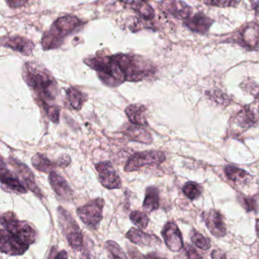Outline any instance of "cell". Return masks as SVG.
Instances as JSON below:
<instances>
[{
    "label": "cell",
    "mask_w": 259,
    "mask_h": 259,
    "mask_svg": "<svg viewBox=\"0 0 259 259\" xmlns=\"http://www.w3.org/2000/svg\"><path fill=\"white\" fill-rule=\"evenodd\" d=\"M23 76L42 104H49L55 100L58 93L56 82L46 68L38 64L28 62L24 66Z\"/></svg>",
    "instance_id": "obj_1"
},
{
    "label": "cell",
    "mask_w": 259,
    "mask_h": 259,
    "mask_svg": "<svg viewBox=\"0 0 259 259\" xmlns=\"http://www.w3.org/2000/svg\"><path fill=\"white\" fill-rule=\"evenodd\" d=\"M83 24L84 22L74 16H66L57 19L42 38L44 49L48 50L60 48L67 36Z\"/></svg>",
    "instance_id": "obj_2"
},
{
    "label": "cell",
    "mask_w": 259,
    "mask_h": 259,
    "mask_svg": "<svg viewBox=\"0 0 259 259\" xmlns=\"http://www.w3.org/2000/svg\"><path fill=\"white\" fill-rule=\"evenodd\" d=\"M114 57L125 74L126 81H143L156 72L153 64L138 56L118 54Z\"/></svg>",
    "instance_id": "obj_3"
},
{
    "label": "cell",
    "mask_w": 259,
    "mask_h": 259,
    "mask_svg": "<svg viewBox=\"0 0 259 259\" xmlns=\"http://www.w3.org/2000/svg\"><path fill=\"white\" fill-rule=\"evenodd\" d=\"M1 225L2 229L28 245H32L36 240L35 230L27 222L18 220L16 215L12 212H7L2 215Z\"/></svg>",
    "instance_id": "obj_4"
},
{
    "label": "cell",
    "mask_w": 259,
    "mask_h": 259,
    "mask_svg": "<svg viewBox=\"0 0 259 259\" xmlns=\"http://www.w3.org/2000/svg\"><path fill=\"white\" fill-rule=\"evenodd\" d=\"M166 156L160 150H148L132 155L125 164L126 172H134L144 166L160 165L165 162Z\"/></svg>",
    "instance_id": "obj_5"
},
{
    "label": "cell",
    "mask_w": 259,
    "mask_h": 259,
    "mask_svg": "<svg viewBox=\"0 0 259 259\" xmlns=\"http://www.w3.org/2000/svg\"><path fill=\"white\" fill-rule=\"evenodd\" d=\"M104 200L98 198L86 206L78 208L77 214L82 222L92 230H96L103 219V209Z\"/></svg>",
    "instance_id": "obj_6"
},
{
    "label": "cell",
    "mask_w": 259,
    "mask_h": 259,
    "mask_svg": "<svg viewBox=\"0 0 259 259\" xmlns=\"http://www.w3.org/2000/svg\"><path fill=\"white\" fill-rule=\"evenodd\" d=\"M95 168L99 174V180L103 186L109 190L121 188L120 177L118 176L111 162H100L95 165Z\"/></svg>",
    "instance_id": "obj_7"
},
{
    "label": "cell",
    "mask_w": 259,
    "mask_h": 259,
    "mask_svg": "<svg viewBox=\"0 0 259 259\" xmlns=\"http://www.w3.org/2000/svg\"><path fill=\"white\" fill-rule=\"evenodd\" d=\"M1 252L8 256H22L26 253L29 248V245L20 240L17 237L8 234L4 229H1L0 238Z\"/></svg>",
    "instance_id": "obj_8"
},
{
    "label": "cell",
    "mask_w": 259,
    "mask_h": 259,
    "mask_svg": "<svg viewBox=\"0 0 259 259\" xmlns=\"http://www.w3.org/2000/svg\"><path fill=\"white\" fill-rule=\"evenodd\" d=\"M236 42L247 49H254L259 44V24L251 22L241 28L236 36Z\"/></svg>",
    "instance_id": "obj_9"
},
{
    "label": "cell",
    "mask_w": 259,
    "mask_h": 259,
    "mask_svg": "<svg viewBox=\"0 0 259 259\" xmlns=\"http://www.w3.org/2000/svg\"><path fill=\"white\" fill-rule=\"evenodd\" d=\"M159 8L165 14L185 20L192 16V8L181 0H163L159 4Z\"/></svg>",
    "instance_id": "obj_10"
},
{
    "label": "cell",
    "mask_w": 259,
    "mask_h": 259,
    "mask_svg": "<svg viewBox=\"0 0 259 259\" xmlns=\"http://www.w3.org/2000/svg\"><path fill=\"white\" fill-rule=\"evenodd\" d=\"M203 220L212 235L218 238L226 235V226L220 212L215 210L204 212L203 214Z\"/></svg>",
    "instance_id": "obj_11"
},
{
    "label": "cell",
    "mask_w": 259,
    "mask_h": 259,
    "mask_svg": "<svg viewBox=\"0 0 259 259\" xmlns=\"http://www.w3.org/2000/svg\"><path fill=\"white\" fill-rule=\"evenodd\" d=\"M162 236L165 244L172 252H178L184 247L182 235L176 224L169 222L162 230Z\"/></svg>",
    "instance_id": "obj_12"
},
{
    "label": "cell",
    "mask_w": 259,
    "mask_h": 259,
    "mask_svg": "<svg viewBox=\"0 0 259 259\" xmlns=\"http://www.w3.org/2000/svg\"><path fill=\"white\" fill-rule=\"evenodd\" d=\"M2 45L28 56L33 52L34 44L30 40L23 36H12L2 38Z\"/></svg>",
    "instance_id": "obj_13"
},
{
    "label": "cell",
    "mask_w": 259,
    "mask_h": 259,
    "mask_svg": "<svg viewBox=\"0 0 259 259\" xmlns=\"http://www.w3.org/2000/svg\"><path fill=\"white\" fill-rule=\"evenodd\" d=\"M214 22L202 12L196 13L184 20V24L192 32L206 34Z\"/></svg>",
    "instance_id": "obj_14"
},
{
    "label": "cell",
    "mask_w": 259,
    "mask_h": 259,
    "mask_svg": "<svg viewBox=\"0 0 259 259\" xmlns=\"http://www.w3.org/2000/svg\"><path fill=\"white\" fill-rule=\"evenodd\" d=\"M126 238L133 244L143 247H154L162 244L160 238L156 236L146 234L144 231L136 228H131L127 232Z\"/></svg>",
    "instance_id": "obj_15"
},
{
    "label": "cell",
    "mask_w": 259,
    "mask_h": 259,
    "mask_svg": "<svg viewBox=\"0 0 259 259\" xmlns=\"http://www.w3.org/2000/svg\"><path fill=\"white\" fill-rule=\"evenodd\" d=\"M0 174H1V182H2V187L6 186L8 190L18 194H24L27 192V188L20 182L18 177L6 168L2 159L1 162Z\"/></svg>",
    "instance_id": "obj_16"
},
{
    "label": "cell",
    "mask_w": 259,
    "mask_h": 259,
    "mask_svg": "<svg viewBox=\"0 0 259 259\" xmlns=\"http://www.w3.org/2000/svg\"><path fill=\"white\" fill-rule=\"evenodd\" d=\"M10 164L12 166H14L18 174L21 176L24 184H26V186L30 191L33 192L34 194L42 197V193H40V191L36 182H35L34 176L33 174H32L30 169L26 164L21 163V162H18L14 158H10Z\"/></svg>",
    "instance_id": "obj_17"
},
{
    "label": "cell",
    "mask_w": 259,
    "mask_h": 259,
    "mask_svg": "<svg viewBox=\"0 0 259 259\" xmlns=\"http://www.w3.org/2000/svg\"><path fill=\"white\" fill-rule=\"evenodd\" d=\"M49 174L50 184L57 196L66 200L71 198L72 197L73 192L65 180V178L54 170L51 171Z\"/></svg>",
    "instance_id": "obj_18"
},
{
    "label": "cell",
    "mask_w": 259,
    "mask_h": 259,
    "mask_svg": "<svg viewBox=\"0 0 259 259\" xmlns=\"http://www.w3.org/2000/svg\"><path fill=\"white\" fill-rule=\"evenodd\" d=\"M126 114L130 122L134 125L146 126H148L146 118V108L142 104H132L127 106Z\"/></svg>",
    "instance_id": "obj_19"
},
{
    "label": "cell",
    "mask_w": 259,
    "mask_h": 259,
    "mask_svg": "<svg viewBox=\"0 0 259 259\" xmlns=\"http://www.w3.org/2000/svg\"><path fill=\"white\" fill-rule=\"evenodd\" d=\"M141 126L134 125L130 126L128 130L126 131L125 134L128 136V138L132 141L142 143V144H150L153 142L152 134L144 130Z\"/></svg>",
    "instance_id": "obj_20"
},
{
    "label": "cell",
    "mask_w": 259,
    "mask_h": 259,
    "mask_svg": "<svg viewBox=\"0 0 259 259\" xmlns=\"http://www.w3.org/2000/svg\"><path fill=\"white\" fill-rule=\"evenodd\" d=\"M32 163L36 170L45 174H50L51 171L54 170V168L58 166L57 160L56 162H51L45 155L40 153L36 154L32 158Z\"/></svg>",
    "instance_id": "obj_21"
},
{
    "label": "cell",
    "mask_w": 259,
    "mask_h": 259,
    "mask_svg": "<svg viewBox=\"0 0 259 259\" xmlns=\"http://www.w3.org/2000/svg\"><path fill=\"white\" fill-rule=\"evenodd\" d=\"M159 191L154 186H149L146 188L143 208L147 212H152L156 210L159 207Z\"/></svg>",
    "instance_id": "obj_22"
},
{
    "label": "cell",
    "mask_w": 259,
    "mask_h": 259,
    "mask_svg": "<svg viewBox=\"0 0 259 259\" xmlns=\"http://www.w3.org/2000/svg\"><path fill=\"white\" fill-rule=\"evenodd\" d=\"M257 122V117L254 111L250 108L246 106L236 117V122L240 126L244 128H250Z\"/></svg>",
    "instance_id": "obj_23"
},
{
    "label": "cell",
    "mask_w": 259,
    "mask_h": 259,
    "mask_svg": "<svg viewBox=\"0 0 259 259\" xmlns=\"http://www.w3.org/2000/svg\"><path fill=\"white\" fill-rule=\"evenodd\" d=\"M66 94L71 106L76 110H80L86 102V95L73 87L70 88L66 90Z\"/></svg>",
    "instance_id": "obj_24"
},
{
    "label": "cell",
    "mask_w": 259,
    "mask_h": 259,
    "mask_svg": "<svg viewBox=\"0 0 259 259\" xmlns=\"http://www.w3.org/2000/svg\"><path fill=\"white\" fill-rule=\"evenodd\" d=\"M226 176L236 182H246L250 178V174L244 170L238 169L234 166H226L225 168Z\"/></svg>",
    "instance_id": "obj_25"
},
{
    "label": "cell",
    "mask_w": 259,
    "mask_h": 259,
    "mask_svg": "<svg viewBox=\"0 0 259 259\" xmlns=\"http://www.w3.org/2000/svg\"><path fill=\"white\" fill-rule=\"evenodd\" d=\"M134 11L140 17L146 21L153 20L155 17V11L147 2L134 5Z\"/></svg>",
    "instance_id": "obj_26"
},
{
    "label": "cell",
    "mask_w": 259,
    "mask_h": 259,
    "mask_svg": "<svg viewBox=\"0 0 259 259\" xmlns=\"http://www.w3.org/2000/svg\"><path fill=\"white\" fill-rule=\"evenodd\" d=\"M130 218L131 222L140 229H146L148 225V216L144 212L134 210L130 214Z\"/></svg>",
    "instance_id": "obj_27"
},
{
    "label": "cell",
    "mask_w": 259,
    "mask_h": 259,
    "mask_svg": "<svg viewBox=\"0 0 259 259\" xmlns=\"http://www.w3.org/2000/svg\"><path fill=\"white\" fill-rule=\"evenodd\" d=\"M182 192L184 194L191 199L194 200L201 196V188L198 184L194 182H188L182 187Z\"/></svg>",
    "instance_id": "obj_28"
},
{
    "label": "cell",
    "mask_w": 259,
    "mask_h": 259,
    "mask_svg": "<svg viewBox=\"0 0 259 259\" xmlns=\"http://www.w3.org/2000/svg\"><path fill=\"white\" fill-rule=\"evenodd\" d=\"M68 245L76 250H80L83 246V236L82 231L72 232L66 236Z\"/></svg>",
    "instance_id": "obj_29"
},
{
    "label": "cell",
    "mask_w": 259,
    "mask_h": 259,
    "mask_svg": "<svg viewBox=\"0 0 259 259\" xmlns=\"http://www.w3.org/2000/svg\"><path fill=\"white\" fill-rule=\"evenodd\" d=\"M191 240L193 244L201 250H207L210 247V242L208 238H206L201 234L196 232V230L192 231V234H191Z\"/></svg>",
    "instance_id": "obj_30"
},
{
    "label": "cell",
    "mask_w": 259,
    "mask_h": 259,
    "mask_svg": "<svg viewBox=\"0 0 259 259\" xmlns=\"http://www.w3.org/2000/svg\"><path fill=\"white\" fill-rule=\"evenodd\" d=\"M240 2L241 0H203V2L206 5L220 7V8L236 7Z\"/></svg>",
    "instance_id": "obj_31"
},
{
    "label": "cell",
    "mask_w": 259,
    "mask_h": 259,
    "mask_svg": "<svg viewBox=\"0 0 259 259\" xmlns=\"http://www.w3.org/2000/svg\"><path fill=\"white\" fill-rule=\"evenodd\" d=\"M106 248L110 254L111 258H126L127 256L124 252V250L120 248V246L114 242V241H108L106 242Z\"/></svg>",
    "instance_id": "obj_32"
},
{
    "label": "cell",
    "mask_w": 259,
    "mask_h": 259,
    "mask_svg": "<svg viewBox=\"0 0 259 259\" xmlns=\"http://www.w3.org/2000/svg\"><path fill=\"white\" fill-rule=\"evenodd\" d=\"M50 120L54 124H58L60 121V109L57 106L50 104H42Z\"/></svg>",
    "instance_id": "obj_33"
},
{
    "label": "cell",
    "mask_w": 259,
    "mask_h": 259,
    "mask_svg": "<svg viewBox=\"0 0 259 259\" xmlns=\"http://www.w3.org/2000/svg\"><path fill=\"white\" fill-rule=\"evenodd\" d=\"M244 204L247 212H252L257 208V204L253 198H244Z\"/></svg>",
    "instance_id": "obj_34"
},
{
    "label": "cell",
    "mask_w": 259,
    "mask_h": 259,
    "mask_svg": "<svg viewBox=\"0 0 259 259\" xmlns=\"http://www.w3.org/2000/svg\"><path fill=\"white\" fill-rule=\"evenodd\" d=\"M8 7L12 8H20L27 4L28 0H5Z\"/></svg>",
    "instance_id": "obj_35"
},
{
    "label": "cell",
    "mask_w": 259,
    "mask_h": 259,
    "mask_svg": "<svg viewBox=\"0 0 259 259\" xmlns=\"http://www.w3.org/2000/svg\"><path fill=\"white\" fill-rule=\"evenodd\" d=\"M57 163H58V166H60V168H66L71 163V158H70L68 155H62V156L58 158Z\"/></svg>",
    "instance_id": "obj_36"
},
{
    "label": "cell",
    "mask_w": 259,
    "mask_h": 259,
    "mask_svg": "<svg viewBox=\"0 0 259 259\" xmlns=\"http://www.w3.org/2000/svg\"><path fill=\"white\" fill-rule=\"evenodd\" d=\"M187 256L190 258H202L201 256H199L198 252H196V250L193 248L191 246L187 245L186 247Z\"/></svg>",
    "instance_id": "obj_37"
},
{
    "label": "cell",
    "mask_w": 259,
    "mask_h": 259,
    "mask_svg": "<svg viewBox=\"0 0 259 259\" xmlns=\"http://www.w3.org/2000/svg\"><path fill=\"white\" fill-rule=\"evenodd\" d=\"M120 1L125 4H130V5H136V4H142L143 2H148V0H120Z\"/></svg>",
    "instance_id": "obj_38"
},
{
    "label": "cell",
    "mask_w": 259,
    "mask_h": 259,
    "mask_svg": "<svg viewBox=\"0 0 259 259\" xmlns=\"http://www.w3.org/2000/svg\"><path fill=\"white\" fill-rule=\"evenodd\" d=\"M212 257L213 258H226L224 253L220 251H214L212 253Z\"/></svg>",
    "instance_id": "obj_39"
},
{
    "label": "cell",
    "mask_w": 259,
    "mask_h": 259,
    "mask_svg": "<svg viewBox=\"0 0 259 259\" xmlns=\"http://www.w3.org/2000/svg\"><path fill=\"white\" fill-rule=\"evenodd\" d=\"M68 254L66 251H61L60 252L57 253L56 258H67Z\"/></svg>",
    "instance_id": "obj_40"
},
{
    "label": "cell",
    "mask_w": 259,
    "mask_h": 259,
    "mask_svg": "<svg viewBox=\"0 0 259 259\" xmlns=\"http://www.w3.org/2000/svg\"><path fill=\"white\" fill-rule=\"evenodd\" d=\"M256 232H257L258 237L259 238V219L256 220Z\"/></svg>",
    "instance_id": "obj_41"
},
{
    "label": "cell",
    "mask_w": 259,
    "mask_h": 259,
    "mask_svg": "<svg viewBox=\"0 0 259 259\" xmlns=\"http://www.w3.org/2000/svg\"><path fill=\"white\" fill-rule=\"evenodd\" d=\"M254 10H256V13L259 16V4H256L254 6Z\"/></svg>",
    "instance_id": "obj_42"
},
{
    "label": "cell",
    "mask_w": 259,
    "mask_h": 259,
    "mask_svg": "<svg viewBox=\"0 0 259 259\" xmlns=\"http://www.w3.org/2000/svg\"><path fill=\"white\" fill-rule=\"evenodd\" d=\"M258 98H259V93H258Z\"/></svg>",
    "instance_id": "obj_43"
}]
</instances>
